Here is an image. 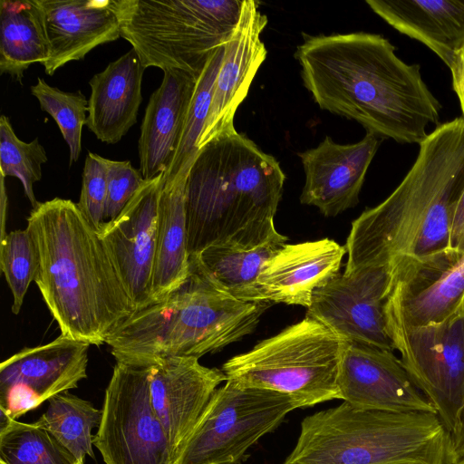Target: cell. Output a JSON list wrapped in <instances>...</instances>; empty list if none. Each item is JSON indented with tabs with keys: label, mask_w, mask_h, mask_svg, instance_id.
Segmentation results:
<instances>
[{
	"label": "cell",
	"mask_w": 464,
	"mask_h": 464,
	"mask_svg": "<svg viewBox=\"0 0 464 464\" xmlns=\"http://www.w3.org/2000/svg\"><path fill=\"white\" fill-rule=\"evenodd\" d=\"M225 53V45L218 48L208 62L198 79L187 113L181 139L162 184L173 180L178 173L192 165L198 151V144L209 111L215 81Z\"/></svg>",
	"instance_id": "30"
},
{
	"label": "cell",
	"mask_w": 464,
	"mask_h": 464,
	"mask_svg": "<svg viewBox=\"0 0 464 464\" xmlns=\"http://www.w3.org/2000/svg\"><path fill=\"white\" fill-rule=\"evenodd\" d=\"M0 267L13 295L12 313L18 314L39 270L38 250L27 228L1 236Z\"/></svg>",
	"instance_id": "33"
},
{
	"label": "cell",
	"mask_w": 464,
	"mask_h": 464,
	"mask_svg": "<svg viewBox=\"0 0 464 464\" xmlns=\"http://www.w3.org/2000/svg\"><path fill=\"white\" fill-rule=\"evenodd\" d=\"M450 70L452 76V87L459 98L462 118H464V42L456 50Z\"/></svg>",
	"instance_id": "37"
},
{
	"label": "cell",
	"mask_w": 464,
	"mask_h": 464,
	"mask_svg": "<svg viewBox=\"0 0 464 464\" xmlns=\"http://www.w3.org/2000/svg\"><path fill=\"white\" fill-rule=\"evenodd\" d=\"M145 181L130 160L108 159L107 197L104 220L117 218Z\"/></svg>",
	"instance_id": "35"
},
{
	"label": "cell",
	"mask_w": 464,
	"mask_h": 464,
	"mask_svg": "<svg viewBox=\"0 0 464 464\" xmlns=\"http://www.w3.org/2000/svg\"><path fill=\"white\" fill-rule=\"evenodd\" d=\"M240 0H118L121 37L145 68L178 69L199 78L237 24Z\"/></svg>",
	"instance_id": "7"
},
{
	"label": "cell",
	"mask_w": 464,
	"mask_h": 464,
	"mask_svg": "<svg viewBox=\"0 0 464 464\" xmlns=\"http://www.w3.org/2000/svg\"><path fill=\"white\" fill-rule=\"evenodd\" d=\"M450 247L455 253H464V190L457 203L451 222Z\"/></svg>",
	"instance_id": "36"
},
{
	"label": "cell",
	"mask_w": 464,
	"mask_h": 464,
	"mask_svg": "<svg viewBox=\"0 0 464 464\" xmlns=\"http://www.w3.org/2000/svg\"><path fill=\"white\" fill-rule=\"evenodd\" d=\"M266 24L267 17L259 11L258 2L243 0L237 24L225 44L224 57L198 149L222 131L235 127L236 111L266 60V49L260 34Z\"/></svg>",
	"instance_id": "18"
},
{
	"label": "cell",
	"mask_w": 464,
	"mask_h": 464,
	"mask_svg": "<svg viewBox=\"0 0 464 464\" xmlns=\"http://www.w3.org/2000/svg\"><path fill=\"white\" fill-rule=\"evenodd\" d=\"M0 460L5 464H84L45 429L8 418L1 420Z\"/></svg>",
	"instance_id": "29"
},
{
	"label": "cell",
	"mask_w": 464,
	"mask_h": 464,
	"mask_svg": "<svg viewBox=\"0 0 464 464\" xmlns=\"http://www.w3.org/2000/svg\"><path fill=\"white\" fill-rule=\"evenodd\" d=\"M304 35L295 55L322 110L399 143L420 144L428 126L439 123L441 104L420 66L401 61L388 39L364 32Z\"/></svg>",
	"instance_id": "1"
},
{
	"label": "cell",
	"mask_w": 464,
	"mask_h": 464,
	"mask_svg": "<svg viewBox=\"0 0 464 464\" xmlns=\"http://www.w3.org/2000/svg\"><path fill=\"white\" fill-rule=\"evenodd\" d=\"M31 93L38 100L41 110L49 113L58 125L69 147L70 166L82 152V131L86 125L89 102L81 91L63 92L49 85L42 78L32 85Z\"/></svg>",
	"instance_id": "31"
},
{
	"label": "cell",
	"mask_w": 464,
	"mask_h": 464,
	"mask_svg": "<svg viewBox=\"0 0 464 464\" xmlns=\"http://www.w3.org/2000/svg\"><path fill=\"white\" fill-rule=\"evenodd\" d=\"M161 187L162 174L145 180L119 216L98 231L136 311L153 303Z\"/></svg>",
	"instance_id": "14"
},
{
	"label": "cell",
	"mask_w": 464,
	"mask_h": 464,
	"mask_svg": "<svg viewBox=\"0 0 464 464\" xmlns=\"http://www.w3.org/2000/svg\"><path fill=\"white\" fill-rule=\"evenodd\" d=\"M394 275L389 266H362L338 273L313 295L306 316L342 341L394 352L385 307Z\"/></svg>",
	"instance_id": "12"
},
{
	"label": "cell",
	"mask_w": 464,
	"mask_h": 464,
	"mask_svg": "<svg viewBox=\"0 0 464 464\" xmlns=\"http://www.w3.org/2000/svg\"><path fill=\"white\" fill-rule=\"evenodd\" d=\"M145 69L131 48L90 80L86 126L99 140L115 144L137 122Z\"/></svg>",
	"instance_id": "23"
},
{
	"label": "cell",
	"mask_w": 464,
	"mask_h": 464,
	"mask_svg": "<svg viewBox=\"0 0 464 464\" xmlns=\"http://www.w3.org/2000/svg\"><path fill=\"white\" fill-rule=\"evenodd\" d=\"M400 33L434 52L450 68L464 42V0H367Z\"/></svg>",
	"instance_id": "24"
},
{
	"label": "cell",
	"mask_w": 464,
	"mask_h": 464,
	"mask_svg": "<svg viewBox=\"0 0 464 464\" xmlns=\"http://www.w3.org/2000/svg\"><path fill=\"white\" fill-rule=\"evenodd\" d=\"M42 19L48 57L41 65L53 75L82 60L99 45L121 37L118 0H34Z\"/></svg>",
	"instance_id": "19"
},
{
	"label": "cell",
	"mask_w": 464,
	"mask_h": 464,
	"mask_svg": "<svg viewBox=\"0 0 464 464\" xmlns=\"http://www.w3.org/2000/svg\"><path fill=\"white\" fill-rule=\"evenodd\" d=\"M345 253L329 238L286 243L264 264L257 278L260 300L307 309L314 293L339 273Z\"/></svg>",
	"instance_id": "21"
},
{
	"label": "cell",
	"mask_w": 464,
	"mask_h": 464,
	"mask_svg": "<svg viewBox=\"0 0 464 464\" xmlns=\"http://www.w3.org/2000/svg\"><path fill=\"white\" fill-rule=\"evenodd\" d=\"M107 176L108 159L89 152L84 161L82 189L77 205L88 222L97 231L105 223Z\"/></svg>",
	"instance_id": "34"
},
{
	"label": "cell",
	"mask_w": 464,
	"mask_h": 464,
	"mask_svg": "<svg viewBox=\"0 0 464 464\" xmlns=\"http://www.w3.org/2000/svg\"><path fill=\"white\" fill-rule=\"evenodd\" d=\"M343 341L305 316L257 343L222 366L227 381L290 395L300 408L340 399L338 371Z\"/></svg>",
	"instance_id": "8"
},
{
	"label": "cell",
	"mask_w": 464,
	"mask_h": 464,
	"mask_svg": "<svg viewBox=\"0 0 464 464\" xmlns=\"http://www.w3.org/2000/svg\"><path fill=\"white\" fill-rule=\"evenodd\" d=\"M462 314L464 253L440 267L394 275L385 307L388 330L437 324Z\"/></svg>",
	"instance_id": "20"
},
{
	"label": "cell",
	"mask_w": 464,
	"mask_h": 464,
	"mask_svg": "<svg viewBox=\"0 0 464 464\" xmlns=\"http://www.w3.org/2000/svg\"><path fill=\"white\" fill-rule=\"evenodd\" d=\"M47 57L44 30L34 0H1L0 72L22 83L29 66L42 64Z\"/></svg>",
	"instance_id": "26"
},
{
	"label": "cell",
	"mask_w": 464,
	"mask_h": 464,
	"mask_svg": "<svg viewBox=\"0 0 464 464\" xmlns=\"http://www.w3.org/2000/svg\"><path fill=\"white\" fill-rule=\"evenodd\" d=\"M163 72L161 84L150 97L138 141L145 180L163 175L170 166L198 79L178 69Z\"/></svg>",
	"instance_id": "22"
},
{
	"label": "cell",
	"mask_w": 464,
	"mask_h": 464,
	"mask_svg": "<svg viewBox=\"0 0 464 464\" xmlns=\"http://www.w3.org/2000/svg\"><path fill=\"white\" fill-rule=\"evenodd\" d=\"M381 141L371 132L352 144L325 137L317 147L298 153L305 174L300 202L316 207L325 217L355 207Z\"/></svg>",
	"instance_id": "16"
},
{
	"label": "cell",
	"mask_w": 464,
	"mask_h": 464,
	"mask_svg": "<svg viewBox=\"0 0 464 464\" xmlns=\"http://www.w3.org/2000/svg\"><path fill=\"white\" fill-rule=\"evenodd\" d=\"M271 304L235 298L189 256L185 280L162 300L135 311L105 343L116 362L153 364L164 357L199 358L251 334Z\"/></svg>",
	"instance_id": "5"
},
{
	"label": "cell",
	"mask_w": 464,
	"mask_h": 464,
	"mask_svg": "<svg viewBox=\"0 0 464 464\" xmlns=\"http://www.w3.org/2000/svg\"><path fill=\"white\" fill-rule=\"evenodd\" d=\"M454 464H464V457H462L460 459H459L457 462H455Z\"/></svg>",
	"instance_id": "39"
},
{
	"label": "cell",
	"mask_w": 464,
	"mask_h": 464,
	"mask_svg": "<svg viewBox=\"0 0 464 464\" xmlns=\"http://www.w3.org/2000/svg\"><path fill=\"white\" fill-rule=\"evenodd\" d=\"M437 413L363 410L343 401L305 417L283 464H449Z\"/></svg>",
	"instance_id": "6"
},
{
	"label": "cell",
	"mask_w": 464,
	"mask_h": 464,
	"mask_svg": "<svg viewBox=\"0 0 464 464\" xmlns=\"http://www.w3.org/2000/svg\"><path fill=\"white\" fill-rule=\"evenodd\" d=\"M399 186L352 223L344 271L389 266L396 275L436 268L450 247L454 211L464 190V118L442 123L420 143Z\"/></svg>",
	"instance_id": "2"
},
{
	"label": "cell",
	"mask_w": 464,
	"mask_h": 464,
	"mask_svg": "<svg viewBox=\"0 0 464 464\" xmlns=\"http://www.w3.org/2000/svg\"><path fill=\"white\" fill-rule=\"evenodd\" d=\"M39 254L34 280L62 336L101 345L135 311L98 231L77 203L54 198L27 218Z\"/></svg>",
	"instance_id": "3"
},
{
	"label": "cell",
	"mask_w": 464,
	"mask_h": 464,
	"mask_svg": "<svg viewBox=\"0 0 464 464\" xmlns=\"http://www.w3.org/2000/svg\"><path fill=\"white\" fill-rule=\"evenodd\" d=\"M288 237H277L252 249L211 246L194 256L203 271L222 290L237 299L263 302L257 278L266 261L286 244Z\"/></svg>",
	"instance_id": "27"
},
{
	"label": "cell",
	"mask_w": 464,
	"mask_h": 464,
	"mask_svg": "<svg viewBox=\"0 0 464 464\" xmlns=\"http://www.w3.org/2000/svg\"><path fill=\"white\" fill-rule=\"evenodd\" d=\"M0 464H5V463L0 460Z\"/></svg>",
	"instance_id": "40"
},
{
	"label": "cell",
	"mask_w": 464,
	"mask_h": 464,
	"mask_svg": "<svg viewBox=\"0 0 464 464\" xmlns=\"http://www.w3.org/2000/svg\"><path fill=\"white\" fill-rule=\"evenodd\" d=\"M464 457V407L457 430L450 437L449 464H454Z\"/></svg>",
	"instance_id": "38"
},
{
	"label": "cell",
	"mask_w": 464,
	"mask_h": 464,
	"mask_svg": "<svg viewBox=\"0 0 464 464\" xmlns=\"http://www.w3.org/2000/svg\"><path fill=\"white\" fill-rule=\"evenodd\" d=\"M285 180L279 162L235 127L198 149L185 188L189 256L211 246L252 249L277 237Z\"/></svg>",
	"instance_id": "4"
},
{
	"label": "cell",
	"mask_w": 464,
	"mask_h": 464,
	"mask_svg": "<svg viewBox=\"0 0 464 464\" xmlns=\"http://www.w3.org/2000/svg\"><path fill=\"white\" fill-rule=\"evenodd\" d=\"M47 161L44 148L38 138L30 142L21 140L9 119L0 118V169L2 177L17 178L33 208L40 202L34 193V183L42 178V165Z\"/></svg>",
	"instance_id": "32"
},
{
	"label": "cell",
	"mask_w": 464,
	"mask_h": 464,
	"mask_svg": "<svg viewBox=\"0 0 464 464\" xmlns=\"http://www.w3.org/2000/svg\"><path fill=\"white\" fill-rule=\"evenodd\" d=\"M91 344L60 335L51 343L24 348L0 364L2 419L17 420L87 378Z\"/></svg>",
	"instance_id": "13"
},
{
	"label": "cell",
	"mask_w": 464,
	"mask_h": 464,
	"mask_svg": "<svg viewBox=\"0 0 464 464\" xmlns=\"http://www.w3.org/2000/svg\"><path fill=\"white\" fill-rule=\"evenodd\" d=\"M224 381L227 378L222 370L203 366L196 357H164L152 364V406L178 458L213 393Z\"/></svg>",
	"instance_id": "17"
},
{
	"label": "cell",
	"mask_w": 464,
	"mask_h": 464,
	"mask_svg": "<svg viewBox=\"0 0 464 464\" xmlns=\"http://www.w3.org/2000/svg\"><path fill=\"white\" fill-rule=\"evenodd\" d=\"M152 364L116 362L93 439L105 464H177L151 402Z\"/></svg>",
	"instance_id": "10"
},
{
	"label": "cell",
	"mask_w": 464,
	"mask_h": 464,
	"mask_svg": "<svg viewBox=\"0 0 464 464\" xmlns=\"http://www.w3.org/2000/svg\"><path fill=\"white\" fill-rule=\"evenodd\" d=\"M298 408L288 394L226 381L213 393L177 464H238L252 445Z\"/></svg>",
	"instance_id": "9"
},
{
	"label": "cell",
	"mask_w": 464,
	"mask_h": 464,
	"mask_svg": "<svg viewBox=\"0 0 464 464\" xmlns=\"http://www.w3.org/2000/svg\"><path fill=\"white\" fill-rule=\"evenodd\" d=\"M190 167L181 169L173 180L162 184L160 193L153 303L177 288L189 271L185 188Z\"/></svg>",
	"instance_id": "25"
},
{
	"label": "cell",
	"mask_w": 464,
	"mask_h": 464,
	"mask_svg": "<svg viewBox=\"0 0 464 464\" xmlns=\"http://www.w3.org/2000/svg\"><path fill=\"white\" fill-rule=\"evenodd\" d=\"M388 331L402 366L450 437L464 407V314L437 324Z\"/></svg>",
	"instance_id": "11"
},
{
	"label": "cell",
	"mask_w": 464,
	"mask_h": 464,
	"mask_svg": "<svg viewBox=\"0 0 464 464\" xmlns=\"http://www.w3.org/2000/svg\"><path fill=\"white\" fill-rule=\"evenodd\" d=\"M102 410L89 401L63 392L48 401L45 412L34 423L48 430L77 459H94L92 430L99 427Z\"/></svg>",
	"instance_id": "28"
},
{
	"label": "cell",
	"mask_w": 464,
	"mask_h": 464,
	"mask_svg": "<svg viewBox=\"0 0 464 464\" xmlns=\"http://www.w3.org/2000/svg\"><path fill=\"white\" fill-rule=\"evenodd\" d=\"M338 387L340 399L359 409L437 413L400 358L372 345L343 341Z\"/></svg>",
	"instance_id": "15"
}]
</instances>
